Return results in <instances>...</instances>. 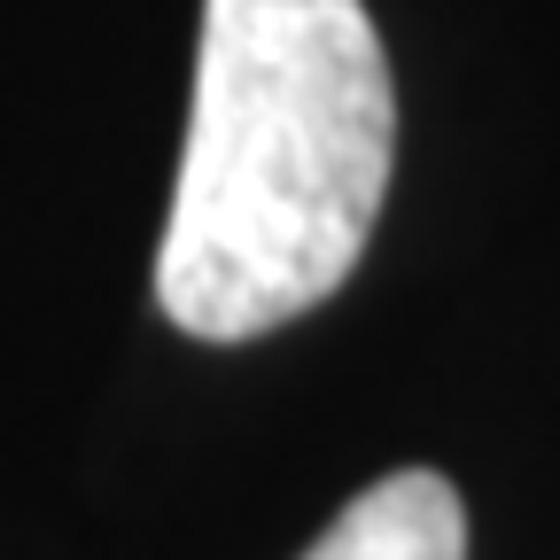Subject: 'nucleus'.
Wrapping results in <instances>:
<instances>
[{"label":"nucleus","mask_w":560,"mask_h":560,"mask_svg":"<svg viewBox=\"0 0 560 560\" xmlns=\"http://www.w3.org/2000/svg\"><path fill=\"white\" fill-rule=\"evenodd\" d=\"M397 164V86L366 0H202L195 102L156 249L179 335L249 342L366 257Z\"/></svg>","instance_id":"nucleus-1"},{"label":"nucleus","mask_w":560,"mask_h":560,"mask_svg":"<svg viewBox=\"0 0 560 560\" xmlns=\"http://www.w3.org/2000/svg\"><path fill=\"white\" fill-rule=\"evenodd\" d=\"M304 560H467V506L436 467H405L359 490Z\"/></svg>","instance_id":"nucleus-2"}]
</instances>
